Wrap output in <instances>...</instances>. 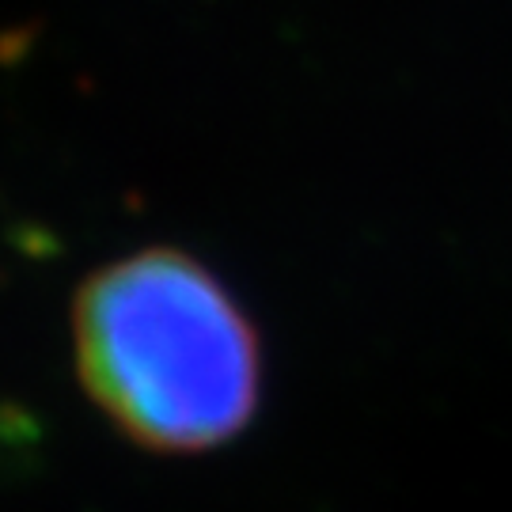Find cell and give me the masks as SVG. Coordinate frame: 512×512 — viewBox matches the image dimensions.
<instances>
[{"mask_svg": "<svg viewBox=\"0 0 512 512\" xmlns=\"http://www.w3.org/2000/svg\"><path fill=\"white\" fill-rule=\"evenodd\" d=\"M80 387L152 456H202L258 418L266 353L228 281L183 247L99 266L73 300Z\"/></svg>", "mask_w": 512, "mask_h": 512, "instance_id": "1", "label": "cell"}]
</instances>
